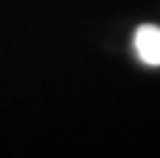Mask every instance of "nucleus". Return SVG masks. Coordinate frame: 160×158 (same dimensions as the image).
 Masks as SVG:
<instances>
[{
  "label": "nucleus",
  "instance_id": "1",
  "mask_svg": "<svg viewBox=\"0 0 160 158\" xmlns=\"http://www.w3.org/2000/svg\"><path fill=\"white\" fill-rule=\"evenodd\" d=\"M133 47L144 64L160 66V27L158 25H142L138 27Z\"/></svg>",
  "mask_w": 160,
  "mask_h": 158
}]
</instances>
